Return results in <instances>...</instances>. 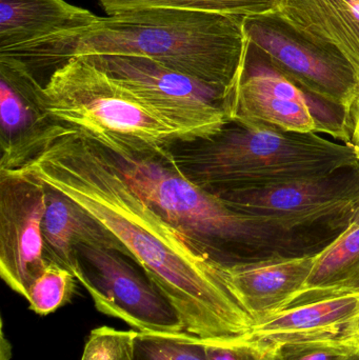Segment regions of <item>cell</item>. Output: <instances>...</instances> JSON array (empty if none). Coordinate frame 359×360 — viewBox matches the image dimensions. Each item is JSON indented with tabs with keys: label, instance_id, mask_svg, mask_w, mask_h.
Returning a JSON list of instances; mask_svg holds the SVG:
<instances>
[{
	"label": "cell",
	"instance_id": "cell-13",
	"mask_svg": "<svg viewBox=\"0 0 359 360\" xmlns=\"http://www.w3.org/2000/svg\"><path fill=\"white\" fill-rule=\"evenodd\" d=\"M275 14L310 41L344 57L359 78V0H278Z\"/></svg>",
	"mask_w": 359,
	"mask_h": 360
},
{
	"label": "cell",
	"instance_id": "cell-26",
	"mask_svg": "<svg viewBox=\"0 0 359 360\" xmlns=\"http://www.w3.org/2000/svg\"><path fill=\"white\" fill-rule=\"evenodd\" d=\"M347 293H359V273L358 275H355L353 278L348 281L347 283H343V285L337 287V289L327 292L324 295L318 297V300H320V298L324 297H329V296L341 295V294Z\"/></svg>",
	"mask_w": 359,
	"mask_h": 360
},
{
	"label": "cell",
	"instance_id": "cell-10",
	"mask_svg": "<svg viewBox=\"0 0 359 360\" xmlns=\"http://www.w3.org/2000/svg\"><path fill=\"white\" fill-rule=\"evenodd\" d=\"M46 195V184L31 173L0 167V276L25 300L50 262L42 232Z\"/></svg>",
	"mask_w": 359,
	"mask_h": 360
},
{
	"label": "cell",
	"instance_id": "cell-2",
	"mask_svg": "<svg viewBox=\"0 0 359 360\" xmlns=\"http://www.w3.org/2000/svg\"><path fill=\"white\" fill-rule=\"evenodd\" d=\"M249 51L244 17L150 8L99 16L86 27L1 51L0 61L37 79L72 57H145L218 89L227 97V111Z\"/></svg>",
	"mask_w": 359,
	"mask_h": 360
},
{
	"label": "cell",
	"instance_id": "cell-23",
	"mask_svg": "<svg viewBox=\"0 0 359 360\" xmlns=\"http://www.w3.org/2000/svg\"><path fill=\"white\" fill-rule=\"evenodd\" d=\"M204 342L209 360H267V349L263 342L251 336Z\"/></svg>",
	"mask_w": 359,
	"mask_h": 360
},
{
	"label": "cell",
	"instance_id": "cell-5",
	"mask_svg": "<svg viewBox=\"0 0 359 360\" xmlns=\"http://www.w3.org/2000/svg\"><path fill=\"white\" fill-rule=\"evenodd\" d=\"M40 107L112 152L152 155L183 137L86 57H72L37 82Z\"/></svg>",
	"mask_w": 359,
	"mask_h": 360
},
{
	"label": "cell",
	"instance_id": "cell-8",
	"mask_svg": "<svg viewBox=\"0 0 359 360\" xmlns=\"http://www.w3.org/2000/svg\"><path fill=\"white\" fill-rule=\"evenodd\" d=\"M218 195L238 211L314 238L312 233L320 229H347L359 203V167L263 190Z\"/></svg>",
	"mask_w": 359,
	"mask_h": 360
},
{
	"label": "cell",
	"instance_id": "cell-29",
	"mask_svg": "<svg viewBox=\"0 0 359 360\" xmlns=\"http://www.w3.org/2000/svg\"><path fill=\"white\" fill-rule=\"evenodd\" d=\"M352 147H353L354 150H355L356 155H358L359 160V141H358V143H354V145L352 146Z\"/></svg>",
	"mask_w": 359,
	"mask_h": 360
},
{
	"label": "cell",
	"instance_id": "cell-3",
	"mask_svg": "<svg viewBox=\"0 0 359 360\" xmlns=\"http://www.w3.org/2000/svg\"><path fill=\"white\" fill-rule=\"evenodd\" d=\"M110 152L126 181L158 214L223 264L316 253L311 237L238 211L216 193L192 181L177 166L171 149L152 155Z\"/></svg>",
	"mask_w": 359,
	"mask_h": 360
},
{
	"label": "cell",
	"instance_id": "cell-18",
	"mask_svg": "<svg viewBox=\"0 0 359 360\" xmlns=\"http://www.w3.org/2000/svg\"><path fill=\"white\" fill-rule=\"evenodd\" d=\"M107 15L137 8H175L232 16H266L278 11V0H98Z\"/></svg>",
	"mask_w": 359,
	"mask_h": 360
},
{
	"label": "cell",
	"instance_id": "cell-7",
	"mask_svg": "<svg viewBox=\"0 0 359 360\" xmlns=\"http://www.w3.org/2000/svg\"><path fill=\"white\" fill-rule=\"evenodd\" d=\"M244 25L253 54L303 92L343 110L346 122L359 95V78L344 57L310 41L275 13L244 18Z\"/></svg>",
	"mask_w": 359,
	"mask_h": 360
},
{
	"label": "cell",
	"instance_id": "cell-14",
	"mask_svg": "<svg viewBox=\"0 0 359 360\" xmlns=\"http://www.w3.org/2000/svg\"><path fill=\"white\" fill-rule=\"evenodd\" d=\"M42 232L46 257L75 277L82 270L80 247L113 250L128 256L122 243L103 224L75 201L48 186Z\"/></svg>",
	"mask_w": 359,
	"mask_h": 360
},
{
	"label": "cell",
	"instance_id": "cell-6",
	"mask_svg": "<svg viewBox=\"0 0 359 360\" xmlns=\"http://www.w3.org/2000/svg\"><path fill=\"white\" fill-rule=\"evenodd\" d=\"M84 57L174 128L183 143L208 141L230 124L225 93L206 82L145 57Z\"/></svg>",
	"mask_w": 359,
	"mask_h": 360
},
{
	"label": "cell",
	"instance_id": "cell-11",
	"mask_svg": "<svg viewBox=\"0 0 359 360\" xmlns=\"http://www.w3.org/2000/svg\"><path fill=\"white\" fill-rule=\"evenodd\" d=\"M230 122L287 133L320 134L332 129L316 116L313 105L296 84L249 51L242 84L227 109Z\"/></svg>",
	"mask_w": 359,
	"mask_h": 360
},
{
	"label": "cell",
	"instance_id": "cell-21",
	"mask_svg": "<svg viewBox=\"0 0 359 360\" xmlns=\"http://www.w3.org/2000/svg\"><path fill=\"white\" fill-rule=\"evenodd\" d=\"M75 279L71 271L50 260L30 288V309L36 314L48 315L65 306L75 293Z\"/></svg>",
	"mask_w": 359,
	"mask_h": 360
},
{
	"label": "cell",
	"instance_id": "cell-24",
	"mask_svg": "<svg viewBox=\"0 0 359 360\" xmlns=\"http://www.w3.org/2000/svg\"><path fill=\"white\" fill-rule=\"evenodd\" d=\"M350 128V145L353 146L354 143L359 141V95L356 99L355 105L352 109L351 113L348 116L345 122V130L347 133V129ZM348 135V134H347Z\"/></svg>",
	"mask_w": 359,
	"mask_h": 360
},
{
	"label": "cell",
	"instance_id": "cell-22",
	"mask_svg": "<svg viewBox=\"0 0 359 360\" xmlns=\"http://www.w3.org/2000/svg\"><path fill=\"white\" fill-rule=\"evenodd\" d=\"M137 331H119L109 327L93 330L81 360H134Z\"/></svg>",
	"mask_w": 359,
	"mask_h": 360
},
{
	"label": "cell",
	"instance_id": "cell-25",
	"mask_svg": "<svg viewBox=\"0 0 359 360\" xmlns=\"http://www.w3.org/2000/svg\"><path fill=\"white\" fill-rule=\"evenodd\" d=\"M341 338L355 347L356 350L359 351V315L344 328Z\"/></svg>",
	"mask_w": 359,
	"mask_h": 360
},
{
	"label": "cell",
	"instance_id": "cell-28",
	"mask_svg": "<svg viewBox=\"0 0 359 360\" xmlns=\"http://www.w3.org/2000/svg\"><path fill=\"white\" fill-rule=\"evenodd\" d=\"M345 360H359V351H355L353 354L350 355V356Z\"/></svg>",
	"mask_w": 359,
	"mask_h": 360
},
{
	"label": "cell",
	"instance_id": "cell-17",
	"mask_svg": "<svg viewBox=\"0 0 359 360\" xmlns=\"http://www.w3.org/2000/svg\"><path fill=\"white\" fill-rule=\"evenodd\" d=\"M359 273V226L347 229L316 254L311 274L294 304L318 300ZM289 306V307H291Z\"/></svg>",
	"mask_w": 359,
	"mask_h": 360
},
{
	"label": "cell",
	"instance_id": "cell-15",
	"mask_svg": "<svg viewBox=\"0 0 359 360\" xmlns=\"http://www.w3.org/2000/svg\"><path fill=\"white\" fill-rule=\"evenodd\" d=\"M98 17L65 0H0V52L86 27Z\"/></svg>",
	"mask_w": 359,
	"mask_h": 360
},
{
	"label": "cell",
	"instance_id": "cell-16",
	"mask_svg": "<svg viewBox=\"0 0 359 360\" xmlns=\"http://www.w3.org/2000/svg\"><path fill=\"white\" fill-rule=\"evenodd\" d=\"M359 315V293L341 294L288 307L255 321L251 338L261 342L289 336H341Z\"/></svg>",
	"mask_w": 359,
	"mask_h": 360
},
{
	"label": "cell",
	"instance_id": "cell-20",
	"mask_svg": "<svg viewBox=\"0 0 359 360\" xmlns=\"http://www.w3.org/2000/svg\"><path fill=\"white\" fill-rule=\"evenodd\" d=\"M134 360H209L206 342L187 333L136 332Z\"/></svg>",
	"mask_w": 359,
	"mask_h": 360
},
{
	"label": "cell",
	"instance_id": "cell-1",
	"mask_svg": "<svg viewBox=\"0 0 359 360\" xmlns=\"http://www.w3.org/2000/svg\"><path fill=\"white\" fill-rule=\"evenodd\" d=\"M0 167L31 173L103 224L174 307L185 333L207 342L252 333L255 321L232 294L225 264L158 214L103 146L50 120L4 154Z\"/></svg>",
	"mask_w": 359,
	"mask_h": 360
},
{
	"label": "cell",
	"instance_id": "cell-27",
	"mask_svg": "<svg viewBox=\"0 0 359 360\" xmlns=\"http://www.w3.org/2000/svg\"><path fill=\"white\" fill-rule=\"evenodd\" d=\"M359 226V203L358 207H356L355 212L352 215L351 219H350L349 224H348L347 229H354ZM346 229V230H347Z\"/></svg>",
	"mask_w": 359,
	"mask_h": 360
},
{
	"label": "cell",
	"instance_id": "cell-19",
	"mask_svg": "<svg viewBox=\"0 0 359 360\" xmlns=\"http://www.w3.org/2000/svg\"><path fill=\"white\" fill-rule=\"evenodd\" d=\"M261 342L267 360H345L358 351L341 336H289Z\"/></svg>",
	"mask_w": 359,
	"mask_h": 360
},
{
	"label": "cell",
	"instance_id": "cell-4",
	"mask_svg": "<svg viewBox=\"0 0 359 360\" xmlns=\"http://www.w3.org/2000/svg\"><path fill=\"white\" fill-rule=\"evenodd\" d=\"M233 124L200 141L198 147L173 153L185 176L217 194L263 190L359 167L349 143L320 134Z\"/></svg>",
	"mask_w": 359,
	"mask_h": 360
},
{
	"label": "cell",
	"instance_id": "cell-9",
	"mask_svg": "<svg viewBox=\"0 0 359 360\" xmlns=\"http://www.w3.org/2000/svg\"><path fill=\"white\" fill-rule=\"evenodd\" d=\"M82 270L76 279L86 288L99 312L122 319L145 333H185L174 307L141 266L113 250L80 247Z\"/></svg>",
	"mask_w": 359,
	"mask_h": 360
},
{
	"label": "cell",
	"instance_id": "cell-12",
	"mask_svg": "<svg viewBox=\"0 0 359 360\" xmlns=\"http://www.w3.org/2000/svg\"><path fill=\"white\" fill-rule=\"evenodd\" d=\"M316 254L223 266L234 297L255 321L284 310L305 289Z\"/></svg>",
	"mask_w": 359,
	"mask_h": 360
}]
</instances>
